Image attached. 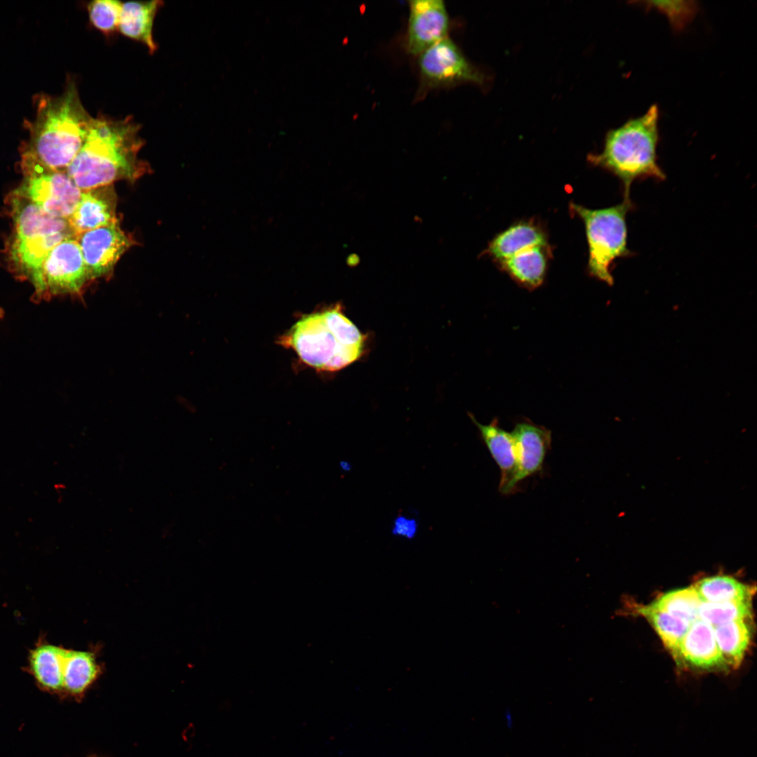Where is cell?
<instances>
[{
  "label": "cell",
  "instance_id": "8992f818",
  "mask_svg": "<svg viewBox=\"0 0 757 757\" xmlns=\"http://www.w3.org/2000/svg\"><path fill=\"white\" fill-rule=\"evenodd\" d=\"M90 280L79 244L76 238L66 239L48 253L40 271L39 297L79 295Z\"/></svg>",
  "mask_w": 757,
  "mask_h": 757
},
{
  "label": "cell",
  "instance_id": "7a4b0ae2",
  "mask_svg": "<svg viewBox=\"0 0 757 757\" xmlns=\"http://www.w3.org/2000/svg\"><path fill=\"white\" fill-rule=\"evenodd\" d=\"M139 125L130 117L93 118L86 139L67 173L83 192L132 178L141 169Z\"/></svg>",
  "mask_w": 757,
  "mask_h": 757
},
{
  "label": "cell",
  "instance_id": "f1b7e54d",
  "mask_svg": "<svg viewBox=\"0 0 757 757\" xmlns=\"http://www.w3.org/2000/svg\"><path fill=\"white\" fill-rule=\"evenodd\" d=\"M340 467H341L342 470H344L346 472L349 471L350 470V468H351L350 464L348 462L345 461H342L340 462Z\"/></svg>",
  "mask_w": 757,
  "mask_h": 757
},
{
  "label": "cell",
  "instance_id": "ba28073f",
  "mask_svg": "<svg viewBox=\"0 0 757 757\" xmlns=\"http://www.w3.org/2000/svg\"><path fill=\"white\" fill-rule=\"evenodd\" d=\"M423 84L428 88L453 86L462 83H482L484 76L448 36L418 55Z\"/></svg>",
  "mask_w": 757,
  "mask_h": 757
},
{
  "label": "cell",
  "instance_id": "5b68a950",
  "mask_svg": "<svg viewBox=\"0 0 757 757\" xmlns=\"http://www.w3.org/2000/svg\"><path fill=\"white\" fill-rule=\"evenodd\" d=\"M634 205L629 197L618 205L601 209H588L575 203L571 208L583 221L588 244V271L590 275L613 285L611 266L619 258L634 255L627 247L626 217Z\"/></svg>",
  "mask_w": 757,
  "mask_h": 757
},
{
  "label": "cell",
  "instance_id": "44dd1931",
  "mask_svg": "<svg viewBox=\"0 0 757 757\" xmlns=\"http://www.w3.org/2000/svg\"><path fill=\"white\" fill-rule=\"evenodd\" d=\"M746 620H737L714 627L718 648L728 666L738 667L751 639Z\"/></svg>",
  "mask_w": 757,
  "mask_h": 757
},
{
  "label": "cell",
  "instance_id": "7402d4cb",
  "mask_svg": "<svg viewBox=\"0 0 757 757\" xmlns=\"http://www.w3.org/2000/svg\"><path fill=\"white\" fill-rule=\"evenodd\" d=\"M635 612L644 617L655 629L666 648L678 660V648L690 623L651 604L637 606Z\"/></svg>",
  "mask_w": 757,
  "mask_h": 757
},
{
  "label": "cell",
  "instance_id": "cb8c5ba5",
  "mask_svg": "<svg viewBox=\"0 0 757 757\" xmlns=\"http://www.w3.org/2000/svg\"><path fill=\"white\" fill-rule=\"evenodd\" d=\"M637 3L648 10H655L664 15L672 29L680 32L695 18L699 6L695 1H643Z\"/></svg>",
  "mask_w": 757,
  "mask_h": 757
},
{
  "label": "cell",
  "instance_id": "2e32d148",
  "mask_svg": "<svg viewBox=\"0 0 757 757\" xmlns=\"http://www.w3.org/2000/svg\"><path fill=\"white\" fill-rule=\"evenodd\" d=\"M547 245L543 230L532 222L514 224L496 236L489 243L487 253L498 262L527 248Z\"/></svg>",
  "mask_w": 757,
  "mask_h": 757
},
{
  "label": "cell",
  "instance_id": "52a82bcc",
  "mask_svg": "<svg viewBox=\"0 0 757 757\" xmlns=\"http://www.w3.org/2000/svg\"><path fill=\"white\" fill-rule=\"evenodd\" d=\"M26 175L19 191L48 214L68 219L76 207L82 191L67 172H54L37 165L22 167Z\"/></svg>",
  "mask_w": 757,
  "mask_h": 757
},
{
  "label": "cell",
  "instance_id": "603a6c76",
  "mask_svg": "<svg viewBox=\"0 0 757 757\" xmlns=\"http://www.w3.org/2000/svg\"><path fill=\"white\" fill-rule=\"evenodd\" d=\"M702 602L695 587L690 586L667 592L650 604L690 624L699 618Z\"/></svg>",
  "mask_w": 757,
  "mask_h": 757
},
{
  "label": "cell",
  "instance_id": "30bf717a",
  "mask_svg": "<svg viewBox=\"0 0 757 757\" xmlns=\"http://www.w3.org/2000/svg\"><path fill=\"white\" fill-rule=\"evenodd\" d=\"M409 15L406 48L415 56L448 37L449 18L442 0H413Z\"/></svg>",
  "mask_w": 757,
  "mask_h": 757
},
{
  "label": "cell",
  "instance_id": "4316f807",
  "mask_svg": "<svg viewBox=\"0 0 757 757\" xmlns=\"http://www.w3.org/2000/svg\"><path fill=\"white\" fill-rule=\"evenodd\" d=\"M418 530L416 519L405 516H398L394 521L392 533L393 535L407 539H413Z\"/></svg>",
  "mask_w": 757,
  "mask_h": 757
},
{
  "label": "cell",
  "instance_id": "5bb4252c",
  "mask_svg": "<svg viewBox=\"0 0 757 757\" xmlns=\"http://www.w3.org/2000/svg\"><path fill=\"white\" fill-rule=\"evenodd\" d=\"M68 220L76 237L117 220L111 191L101 187L83 191Z\"/></svg>",
  "mask_w": 757,
  "mask_h": 757
},
{
  "label": "cell",
  "instance_id": "7c38bea8",
  "mask_svg": "<svg viewBox=\"0 0 757 757\" xmlns=\"http://www.w3.org/2000/svg\"><path fill=\"white\" fill-rule=\"evenodd\" d=\"M678 660L704 670L728 667L718 648L714 627L699 618L690 623L681 640Z\"/></svg>",
  "mask_w": 757,
  "mask_h": 757
},
{
  "label": "cell",
  "instance_id": "f546056e",
  "mask_svg": "<svg viewBox=\"0 0 757 757\" xmlns=\"http://www.w3.org/2000/svg\"><path fill=\"white\" fill-rule=\"evenodd\" d=\"M172 527H173V525H172V524H168L167 525H165V526H164L163 527V528H162V531H161V533H172Z\"/></svg>",
  "mask_w": 757,
  "mask_h": 757
},
{
  "label": "cell",
  "instance_id": "9c48e42d",
  "mask_svg": "<svg viewBox=\"0 0 757 757\" xmlns=\"http://www.w3.org/2000/svg\"><path fill=\"white\" fill-rule=\"evenodd\" d=\"M90 280L108 275L132 240L118 221L86 231L76 237Z\"/></svg>",
  "mask_w": 757,
  "mask_h": 757
},
{
  "label": "cell",
  "instance_id": "ac0fdd59",
  "mask_svg": "<svg viewBox=\"0 0 757 757\" xmlns=\"http://www.w3.org/2000/svg\"><path fill=\"white\" fill-rule=\"evenodd\" d=\"M100 667L90 652L66 650L63 660L62 690L76 697L83 695L96 680Z\"/></svg>",
  "mask_w": 757,
  "mask_h": 757
},
{
  "label": "cell",
  "instance_id": "83f0119b",
  "mask_svg": "<svg viewBox=\"0 0 757 757\" xmlns=\"http://www.w3.org/2000/svg\"><path fill=\"white\" fill-rule=\"evenodd\" d=\"M360 257L355 253L349 254L346 258V264L350 267H355L360 264Z\"/></svg>",
  "mask_w": 757,
  "mask_h": 757
},
{
  "label": "cell",
  "instance_id": "1f68e13d",
  "mask_svg": "<svg viewBox=\"0 0 757 757\" xmlns=\"http://www.w3.org/2000/svg\"><path fill=\"white\" fill-rule=\"evenodd\" d=\"M89 757H101V756H97V755H96V754H92V755H90V756H89Z\"/></svg>",
  "mask_w": 757,
  "mask_h": 757
},
{
  "label": "cell",
  "instance_id": "ffe728a7",
  "mask_svg": "<svg viewBox=\"0 0 757 757\" xmlns=\"http://www.w3.org/2000/svg\"><path fill=\"white\" fill-rule=\"evenodd\" d=\"M66 649L42 645L32 651L29 662L37 681L46 689L62 690L63 660Z\"/></svg>",
  "mask_w": 757,
  "mask_h": 757
},
{
  "label": "cell",
  "instance_id": "277c9868",
  "mask_svg": "<svg viewBox=\"0 0 757 757\" xmlns=\"http://www.w3.org/2000/svg\"><path fill=\"white\" fill-rule=\"evenodd\" d=\"M659 117L657 105H652L642 116L610 130L601 152L589 156L591 163L609 171L621 181L624 198L629 197L630 186L636 180L653 178L662 181L666 178L657 163Z\"/></svg>",
  "mask_w": 757,
  "mask_h": 757
},
{
  "label": "cell",
  "instance_id": "d6986e66",
  "mask_svg": "<svg viewBox=\"0 0 757 757\" xmlns=\"http://www.w3.org/2000/svg\"><path fill=\"white\" fill-rule=\"evenodd\" d=\"M704 602H751L755 588L728 575H714L700 580L695 585Z\"/></svg>",
  "mask_w": 757,
  "mask_h": 757
},
{
  "label": "cell",
  "instance_id": "d4e9b609",
  "mask_svg": "<svg viewBox=\"0 0 757 757\" xmlns=\"http://www.w3.org/2000/svg\"><path fill=\"white\" fill-rule=\"evenodd\" d=\"M751 616V602L702 601L698 617L713 627L737 620H747Z\"/></svg>",
  "mask_w": 757,
  "mask_h": 757
},
{
  "label": "cell",
  "instance_id": "8fae6325",
  "mask_svg": "<svg viewBox=\"0 0 757 757\" xmlns=\"http://www.w3.org/2000/svg\"><path fill=\"white\" fill-rule=\"evenodd\" d=\"M511 434L517 460V471L512 483L514 491L520 481L541 470L546 453L550 449L552 433L545 427L525 420L517 423Z\"/></svg>",
  "mask_w": 757,
  "mask_h": 757
},
{
  "label": "cell",
  "instance_id": "e0dca14e",
  "mask_svg": "<svg viewBox=\"0 0 757 757\" xmlns=\"http://www.w3.org/2000/svg\"><path fill=\"white\" fill-rule=\"evenodd\" d=\"M548 245L525 249L499 263L521 287L533 289L543 282L547 266Z\"/></svg>",
  "mask_w": 757,
  "mask_h": 757
},
{
  "label": "cell",
  "instance_id": "4dcf8cb0",
  "mask_svg": "<svg viewBox=\"0 0 757 757\" xmlns=\"http://www.w3.org/2000/svg\"><path fill=\"white\" fill-rule=\"evenodd\" d=\"M4 313L3 310L1 308H0V320L2 319V318L4 316Z\"/></svg>",
  "mask_w": 757,
  "mask_h": 757
},
{
  "label": "cell",
  "instance_id": "9a60e30c",
  "mask_svg": "<svg viewBox=\"0 0 757 757\" xmlns=\"http://www.w3.org/2000/svg\"><path fill=\"white\" fill-rule=\"evenodd\" d=\"M161 1H128L122 4L118 30L130 38L144 43L151 53L157 46L153 37V25Z\"/></svg>",
  "mask_w": 757,
  "mask_h": 757
},
{
  "label": "cell",
  "instance_id": "484cf974",
  "mask_svg": "<svg viewBox=\"0 0 757 757\" xmlns=\"http://www.w3.org/2000/svg\"><path fill=\"white\" fill-rule=\"evenodd\" d=\"M122 3L115 0H95L89 3L88 12L91 24L104 34L118 29Z\"/></svg>",
  "mask_w": 757,
  "mask_h": 757
},
{
  "label": "cell",
  "instance_id": "4fadbf2b",
  "mask_svg": "<svg viewBox=\"0 0 757 757\" xmlns=\"http://www.w3.org/2000/svg\"><path fill=\"white\" fill-rule=\"evenodd\" d=\"M469 416L479 429L484 444L500 468V493L509 494L514 492L512 483L517 471V460L511 432L500 428L496 418L485 425L477 422L472 414Z\"/></svg>",
  "mask_w": 757,
  "mask_h": 757
},
{
  "label": "cell",
  "instance_id": "3957f363",
  "mask_svg": "<svg viewBox=\"0 0 757 757\" xmlns=\"http://www.w3.org/2000/svg\"><path fill=\"white\" fill-rule=\"evenodd\" d=\"M278 342L292 348L310 367L337 371L357 360L364 336L342 313L340 304L304 315Z\"/></svg>",
  "mask_w": 757,
  "mask_h": 757
},
{
  "label": "cell",
  "instance_id": "6da1fadb",
  "mask_svg": "<svg viewBox=\"0 0 757 757\" xmlns=\"http://www.w3.org/2000/svg\"><path fill=\"white\" fill-rule=\"evenodd\" d=\"M35 118L28 123L29 142L22 164L66 172L82 148L93 118L83 106L74 81L57 97L40 95Z\"/></svg>",
  "mask_w": 757,
  "mask_h": 757
}]
</instances>
